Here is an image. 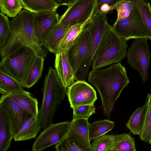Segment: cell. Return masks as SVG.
<instances>
[{
    "label": "cell",
    "instance_id": "cell-1",
    "mask_svg": "<svg viewBox=\"0 0 151 151\" xmlns=\"http://www.w3.org/2000/svg\"><path fill=\"white\" fill-rule=\"evenodd\" d=\"M88 80L97 90L104 115L109 119L116 101L129 82L125 67L120 62L105 68L92 70L89 73Z\"/></svg>",
    "mask_w": 151,
    "mask_h": 151
},
{
    "label": "cell",
    "instance_id": "cell-2",
    "mask_svg": "<svg viewBox=\"0 0 151 151\" xmlns=\"http://www.w3.org/2000/svg\"><path fill=\"white\" fill-rule=\"evenodd\" d=\"M35 15L24 9L10 21L11 30L8 38L4 46L0 48L1 59L22 46L30 48L36 56L47 57L44 46L38 44L34 35L33 23Z\"/></svg>",
    "mask_w": 151,
    "mask_h": 151
},
{
    "label": "cell",
    "instance_id": "cell-3",
    "mask_svg": "<svg viewBox=\"0 0 151 151\" xmlns=\"http://www.w3.org/2000/svg\"><path fill=\"white\" fill-rule=\"evenodd\" d=\"M127 47V41L108 23L93 58L92 69L120 63L126 56Z\"/></svg>",
    "mask_w": 151,
    "mask_h": 151
},
{
    "label": "cell",
    "instance_id": "cell-4",
    "mask_svg": "<svg viewBox=\"0 0 151 151\" xmlns=\"http://www.w3.org/2000/svg\"><path fill=\"white\" fill-rule=\"evenodd\" d=\"M42 91V101L37 119L41 128L45 129L53 124V116L66 92L55 69L51 67L45 77Z\"/></svg>",
    "mask_w": 151,
    "mask_h": 151
},
{
    "label": "cell",
    "instance_id": "cell-5",
    "mask_svg": "<svg viewBox=\"0 0 151 151\" xmlns=\"http://www.w3.org/2000/svg\"><path fill=\"white\" fill-rule=\"evenodd\" d=\"M36 56L30 48L22 46L1 59L0 71L24 84L32 63Z\"/></svg>",
    "mask_w": 151,
    "mask_h": 151
},
{
    "label": "cell",
    "instance_id": "cell-6",
    "mask_svg": "<svg viewBox=\"0 0 151 151\" xmlns=\"http://www.w3.org/2000/svg\"><path fill=\"white\" fill-rule=\"evenodd\" d=\"M59 5L66 6L65 12L59 17L58 23L71 27L84 25L94 13L96 0H57Z\"/></svg>",
    "mask_w": 151,
    "mask_h": 151
},
{
    "label": "cell",
    "instance_id": "cell-7",
    "mask_svg": "<svg viewBox=\"0 0 151 151\" xmlns=\"http://www.w3.org/2000/svg\"><path fill=\"white\" fill-rule=\"evenodd\" d=\"M108 23L106 15L94 14L91 19L84 25L91 33L92 42L87 57L78 71L75 75V80L76 81H85L90 67L92 64L94 55Z\"/></svg>",
    "mask_w": 151,
    "mask_h": 151
},
{
    "label": "cell",
    "instance_id": "cell-8",
    "mask_svg": "<svg viewBox=\"0 0 151 151\" xmlns=\"http://www.w3.org/2000/svg\"><path fill=\"white\" fill-rule=\"evenodd\" d=\"M148 39H135L127 51V63L132 69L137 70L144 83L149 77V69L151 56L147 42Z\"/></svg>",
    "mask_w": 151,
    "mask_h": 151
},
{
    "label": "cell",
    "instance_id": "cell-9",
    "mask_svg": "<svg viewBox=\"0 0 151 151\" xmlns=\"http://www.w3.org/2000/svg\"><path fill=\"white\" fill-rule=\"evenodd\" d=\"M112 27L117 34L126 41L131 39H148L147 29L140 13L133 4L128 17L116 21Z\"/></svg>",
    "mask_w": 151,
    "mask_h": 151
},
{
    "label": "cell",
    "instance_id": "cell-10",
    "mask_svg": "<svg viewBox=\"0 0 151 151\" xmlns=\"http://www.w3.org/2000/svg\"><path fill=\"white\" fill-rule=\"evenodd\" d=\"M92 40L91 32L84 25L81 32L66 52L69 61L75 75L78 71L88 55Z\"/></svg>",
    "mask_w": 151,
    "mask_h": 151
},
{
    "label": "cell",
    "instance_id": "cell-11",
    "mask_svg": "<svg viewBox=\"0 0 151 151\" xmlns=\"http://www.w3.org/2000/svg\"><path fill=\"white\" fill-rule=\"evenodd\" d=\"M70 122L65 121L53 124L44 130L34 142L33 151H41L51 145L57 144L66 136Z\"/></svg>",
    "mask_w": 151,
    "mask_h": 151
},
{
    "label": "cell",
    "instance_id": "cell-12",
    "mask_svg": "<svg viewBox=\"0 0 151 151\" xmlns=\"http://www.w3.org/2000/svg\"><path fill=\"white\" fill-rule=\"evenodd\" d=\"M71 108L94 105L97 99L96 91L84 81H76L68 87L66 93Z\"/></svg>",
    "mask_w": 151,
    "mask_h": 151
},
{
    "label": "cell",
    "instance_id": "cell-13",
    "mask_svg": "<svg viewBox=\"0 0 151 151\" xmlns=\"http://www.w3.org/2000/svg\"><path fill=\"white\" fill-rule=\"evenodd\" d=\"M59 20V16L56 12L35 14L33 27L35 36L40 45L44 46L43 43L48 34Z\"/></svg>",
    "mask_w": 151,
    "mask_h": 151
},
{
    "label": "cell",
    "instance_id": "cell-14",
    "mask_svg": "<svg viewBox=\"0 0 151 151\" xmlns=\"http://www.w3.org/2000/svg\"><path fill=\"white\" fill-rule=\"evenodd\" d=\"M0 106L3 108L8 116L14 137L29 117V114L22 109L9 95H2L0 99Z\"/></svg>",
    "mask_w": 151,
    "mask_h": 151
},
{
    "label": "cell",
    "instance_id": "cell-15",
    "mask_svg": "<svg viewBox=\"0 0 151 151\" xmlns=\"http://www.w3.org/2000/svg\"><path fill=\"white\" fill-rule=\"evenodd\" d=\"M88 119H78L70 122L68 132L65 137L84 147L91 148L89 138Z\"/></svg>",
    "mask_w": 151,
    "mask_h": 151
},
{
    "label": "cell",
    "instance_id": "cell-16",
    "mask_svg": "<svg viewBox=\"0 0 151 151\" xmlns=\"http://www.w3.org/2000/svg\"><path fill=\"white\" fill-rule=\"evenodd\" d=\"M55 55V69L61 82L67 89L75 82L74 71L69 61L66 52L58 53Z\"/></svg>",
    "mask_w": 151,
    "mask_h": 151
},
{
    "label": "cell",
    "instance_id": "cell-17",
    "mask_svg": "<svg viewBox=\"0 0 151 151\" xmlns=\"http://www.w3.org/2000/svg\"><path fill=\"white\" fill-rule=\"evenodd\" d=\"M70 27L58 23L48 34L43 43V46L55 55L59 53L60 43Z\"/></svg>",
    "mask_w": 151,
    "mask_h": 151
},
{
    "label": "cell",
    "instance_id": "cell-18",
    "mask_svg": "<svg viewBox=\"0 0 151 151\" xmlns=\"http://www.w3.org/2000/svg\"><path fill=\"white\" fill-rule=\"evenodd\" d=\"M24 111L31 116L37 118L39 110L37 99L32 96L28 92L9 95Z\"/></svg>",
    "mask_w": 151,
    "mask_h": 151
},
{
    "label": "cell",
    "instance_id": "cell-19",
    "mask_svg": "<svg viewBox=\"0 0 151 151\" xmlns=\"http://www.w3.org/2000/svg\"><path fill=\"white\" fill-rule=\"evenodd\" d=\"M41 129L37 118L30 116L14 135L15 141L26 140L35 138Z\"/></svg>",
    "mask_w": 151,
    "mask_h": 151
},
{
    "label": "cell",
    "instance_id": "cell-20",
    "mask_svg": "<svg viewBox=\"0 0 151 151\" xmlns=\"http://www.w3.org/2000/svg\"><path fill=\"white\" fill-rule=\"evenodd\" d=\"M148 105L146 104L135 110L126 124L133 135H140L143 131L146 119Z\"/></svg>",
    "mask_w": 151,
    "mask_h": 151
},
{
    "label": "cell",
    "instance_id": "cell-21",
    "mask_svg": "<svg viewBox=\"0 0 151 151\" xmlns=\"http://www.w3.org/2000/svg\"><path fill=\"white\" fill-rule=\"evenodd\" d=\"M13 137V133L8 116L0 106V151H6Z\"/></svg>",
    "mask_w": 151,
    "mask_h": 151
},
{
    "label": "cell",
    "instance_id": "cell-22",
    "mask_svg": "<svg viewBox=\"0 0 151 151\" xmlns=\"http://www.w3.org/2000/svg\"><path fill=\"white\" fill-rule=\"evenodd\" d=\"M24 9L37 14L56 12L59 6L55 0H20Z\"/></svg>",
    "mask_w": 151,
    "mask_h": 151
},
{
    "label": "cell",
    "instance_id": "cell-23",
    "mask_svg": "<svg viewBox=\"0 0 151 151\" xmlns=\"http://www.w3.org/2000/svg\"><path fill=\"white\" fill-rule=\"evenodd\" d=\"M23 83L0 71V93L3 95L27 92L23 89Z\"/></svg>",
    "mask_w": 151,
    "mask_h": 151
},
{
    "label": "cell",
    "instance_id": "cell-24",
    "mask_svg": "<svg viewBox=\"0 0 151 151\" xmlns=\"http://www.w3.org/2000/svg\"><path fill=\"white\" fill-rule=\"evenodd\" d=\"M44 58L36 56L25 78L24 87L29 88L34 85L41 77Z\"/></svg>",
    "mask_w": 151,
    "mask_h": 151
},
{
    "label": "cell",
    "instance_id": "cell-25",
    "mask_svg": "<svg viewBox=\"0 0 151 151\" xmlns=\"http://www.w3.org/2000/svg\"><path fill=\"white\" fill-rule=\"evenodd\" d=\"M114 125V122L107 119L96 121L89 124V136L90 141L105 134L113 129Z\"/></svg>",
    "mask_w": 151,
    "mask_h": 151
},
{
    "label": "cell",
    "instance_id": "cell-26",
    "mask_svg": "<svg viewBox=\"0 0 151 151\" xmlns=\"http://www.w3.org/2000/svg\"><path fill=\"white\" fill-rule=\"evenodd\" d=\"M139 11L147 32L148 39L151 40V6L149 1L130 0Z\"/></svg>",
    "mask_w": 151,
    "mask_h": 151
},
{
    "label": "cell",
    "instance_id": "cell-27",
    "mask_svg": "<svg viewBox=\"0 0 151 151\" xmlns=\"http://www.w3.org/2000/svg\"><path fill=\"white\" fill-rule=\"evenodd\" d=\"M114 144L111 149L117 151H136L134 138L125 133L115 135Z\"/></svg>",
    "mask_w": 151,
    "mask_h": 151
},
{
    "label": "cell",
    "instance_id": "cell-28",
    "mask_svg": "<svg viewBox=\"0 0 151 151\" xmlns=\"http://www.w3.org/2000/svg\"><path fill=\"white\" fill-rule=\"evenodd\" d=\"M84 25L78 24L70 27L60 43L59 53L66 52L68 50L82 31Z\"/></svg>",
    "mask_w": 151,
    "mask_h": 151
},
{
    "label": "cell",
    "instance_id": "cell-29",
    "mask_svg": "<svg viewBox=\"0 0 151 151\" xmlns=\"http://www.w3.org/2000/svg\"><path fill=\"white\" fill-rule=\"evenodd\" d=\"M23 8L20 0H0L1 12L9 17L14 18L16 17Z\"/></svg>",
    "mask_w": 151,
    "mask_h": 151
},
{
    "label": "cell",
    "instance_id": "cell-30",
    "mask_svg": "<svg viewBox=\"0 0 151 151\" xmlns=\"http://www.w3.org/2000/svg\"><path fill=\"white\" fill-rule=\"evenodd\" d=\"M114 141V135H104L94 139L91 144L93 151H108Z\"/></svg>",
    "mask_w": 151,
    "mask_h": 151
},
{
    "label": "cell",
    "instance_id": "cell-31",
    "mask_svg": "<svg viewBox=\"0 0 151 151\" xmlns=\"http://www.w3.org/2000/svg\"><path fill=\"white\" fill-rule=\"evenodd\" d=\"M148 109L144 127L139 136L141 140L151 144V93H148L146 99Z\"/></svg>",
    "mask_w": 151,
    "mask_h": 151
},
{
    "label": "cell",
    "instance_id": "cell-32",
    "mask_svg": "<svg viewBox=\"0 0 151 151\" xmlns=\"http://www.w3.org/2000/svg\"><path fill=\"white\" fill-rule=\"evenodd\" d=\"M114 10L117 12V17L116 22L127 18L130 15L132 9L133 4L129 0H118L112 5Z\"/></svg>",
    "mask_w": 151,
    "mask_h": 151
},
{
    "label": "cell",
    "instance_id": "cell-33",
    "mask_svg": "<svg viewBox=\"0 0 151 151\" xmlns=\"http://www.w3.org/2000/svg\"><path fill=\"white\" fill-rule=\"evenodd\" d=\"M55 148L56 151H93L91 147L86 149L65 137L56 145Z\"/></svg>",
    "mask_w": 151,
    "mask_h": 151
},
{
    "label": "cell",
    "instance_id": "cell-34",
    "mask_svg": "<svg viewBox=\"0 0 151 151\" xmlns=\"http://www.w3.org/2000/svg\"><path fill=\"white\" fill-rule=\"evenodd\" d=\"M10 21L7 17L0 13V48L3 47L8 38L10 32Z\"/></svg>",
    "mask_w": 151,
    "mask_h": 151
},
{
    "label": "cell",
    "instance_id": "cell-35",
    "mask_svg": "<svg viewBox=\"0 0 151 151\" xmlns=\"http://www.w3.org/2000/svg\"><path fill=\"white\" fill-rule=\"evenodd\" d=\"M73 110V119H88L95 113L96 109L94 105H86L76 107Z\"/></svg>",
    "mask_w": 151,
    "mask_h": 151
},
{
    "label": "cell",
    "instance_id": "cell-36",
    "mask_svg": "<svg viewBox=\"0 0 151 151\" xmlns=\"http://www.w3.org/2000/svg\"><path fill=\"white\" fill-rule=\"evenodd\" d=\"M118 0H96L94 14L106 15L114 10L112 5Z\"/></svg>",
    "mask_w": 151,
    "mask_h": 151
},
{
    "label": "cell",
    "instance_id": "cell-37",
    "mask_svg": "<svg viewBox=\"0 0 151 151\" xmlns=\"http://www.w3.org/2000/svg\"><path fill=\"white\" fill-rule=\"evenodd\" d=\"M108 151H117L116 150H114L112 149H110L109 150H108Z\"/></svg>",
    "mask_w": 151,
    "mask_h": 151
},
{
    "label": "cell",
    "instance_id": "cell-38",
    "mask_svg": "<svg viewBox=\"0 0 151 151\" xmlns=\"http://www.w3.org/2000/svg\"></svg>",
    "mask_w": 151,
    "mask_h": 151
}]
</instances>
